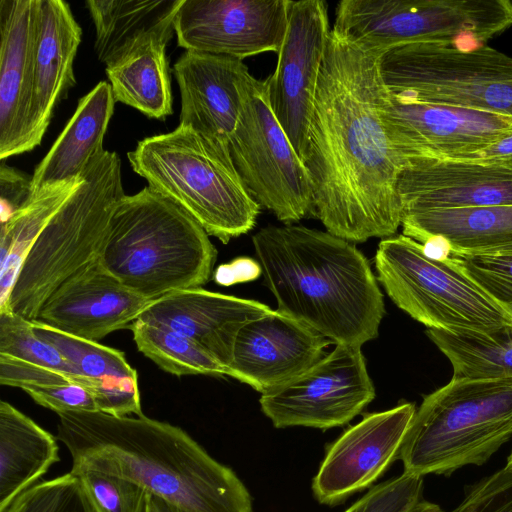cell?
Here are the masks:
<instances>
[{
    "instance_id": "1",
    "label": "cell",
    "mask_w": 512,
    "mask_h": 512,
    "mask_svg": "<svg viewBox=\"0 0 512 512\" xmlns=\"http://www.w3.org/2000/svg\"><path fill=\"white\" fill-rule=\"evenodd\" d=\"M379 56L331 29L307 134L312 214L350 242L392 237L401 226L397 180L405 160L383 122Z\"/></svg>"
},
{
    "instance_id": "2",
    "label": "cell",
    "mask_w": 512,
    "mask_h": 512,
    "mask_svg": "<svg viewBox=\"0 0 512 512\" xmlns=\"http://www.w3.org/2000/svg\"><path fill=\"white\" fill-rule=\"evenodd\" d=\"M56 438L71 473L93 470L128 479L183 512H253L245 484L186 431L147 416L101 411L57 414Z\"/></svg>"
},
{
    "instance_id": "3",
    "label": "cell",
    "mask_w": 512,
    "mask_h": 512,
    "mask_svg": "<svg viewBox=\"0 0 512 512\" xmlns=\"http://www.w3.org/2000/svg\"><path fill=\"white\" fill-rule=\"evenodd\" d=\"M277 311L332 344L362 347L378 336L383 295L367 258L328 231L269 225L252 237Z\"/></svg>"
},
{
    "instance_id": "4",
    "label": "cell",
    "mask_w": 512,
    "mask_h": 512,
    "mask_svg": "<svg viewBox=\"0 0 512 512\" xmlns=\"http://www.w3.org/2000/svg\"><path fill=\"white\" fill-rule=\"evenodd\" d=\"M216 256L199 222L146 186L116 204L99 261L126 288L154 301L206 284Z\"/></svg>"
},
{
    "instance_id": "5",
    "label": "cell",
    "mask_w": 512,
    "mask_h": 512,
    "mask_svg": "<svg viewBox=\"0 0 512 512\" xmlns=\"http://www.w3.org/2000/svg\"><path fill=\"white\" fill-rule=\"evenodd\" d=\"M127 158L148 186L184 208L209 236L227 244L254 227L261 206L220 142L178 125L141 140Z\"/></svg>"
},
{
    "instance_id": "6",
    "label": "cell",
    "mask_w": 512,
    "mask_h": 512,
    "mask_svg": "<svg viewBox=\"0 0 512 512\" xmlns=\"http://www.w3.org/2000/svg\"><path fill=\"white\" fill-rule=\"evenodd\" d=\"M512 437V380L454 378L423 398L399 459L403 472L450 475L486 463Z\"/></svg>"
},
{
    "instance_id": "7",
    "label": "cell",
    "mask_w": 512,
    "mask_h": 512,
    "mask_svg": "<svg viewBox=\"0 0 512 512\" xmlns=\"http://www.w3.org/2000/svg\"><path fill=\"white\" fill-rule=\"evenodd\" d=\"M81 176L79 188L32 245L4 311L34 321L66 279L99 259L112 213L125 196L121 160L115 152L103 150Z\"/></svg>"
},
{
    "instance_id": "8",
    "label": "cell",
    "mask_w": 512,
    "mask_h": 512,
    "mask_svg": "<svg viewBox=\"0 0 512 512\" xmlns=\"http://www.w3.org/2000/svg\"><path fill=\"white\" fill-rule=\"evenodd\" d=\"M375 268L390 299L427 329L488 335L512 327V313L450 259L428 257L403 234L380 241Z\"/></svg>"
},
{
    "instance_id": "9",
    "label": "cell",
    "mask_w": 512,
    "mask_h": 512,
    "mask_svg": "<svg viewBox=\"0 0 512 512\" xmlns=\"http://www.w3.org/2000/svg\"><path fill=\"white\" fill-rule=\"evenodd\" d=\"M378 68L391 94L512 117V56L484 44H404L381 53Z\"/></svg>"
},
{
    "instance_id": "10",
    "label": "cell",
    "mask_w": 512,
    "mask_h": 512,
    "mask_svg": "<svg viewBox=\"0 0 512 512\" xmlns=\"http://www.w3.org/2000/svg\"><path fill=\"white\" fill-rule=\"evenodd\" d=\"M511 26L509 0H342L332 31L381 54L418 42L482 45Z\"/></svg>"
},
{
    "instance_id": "11",
    "label": "cell",
    "mask_w": 512,
    "mask_h": 512,
    "mask_svg": "<svg viewBox=\"0 0 512 512\" xmlns=\"http://www.w3.org/2000/svg\"><path fill=\"white\" fill-rule=\"evenodd\" d=\"M240 111L228 150L252 197L285 224L313 212L309 173L275 117L265 81L244 70Z\"/></svg>"
},
{
    "instance_id": "12",
    "label": "cell",
    "mask_w": 512,
    "mask_h": 512,
    "mask_svg": "<svg viewBox=\"0 0 512 512\" xmlns=\"http://www.w3.org/2000/svg\"><path fill=\"white\" fill-rule=\"evenodd\" d=\"M374 397L361 347L336 345L303 374L261 394L259 403L276 428L329 429L348 424Z\"/></svg>"
},
{
    "instance_id": "13",
    "label": "cell",
    "mask_w": 512,
    "mask_h": 512,
    "mask_svg": "<svg viewBox=\"0 0 512 512\" xmlns=\"http://www.w3.org/2000/svg\"><path fill=\"white\" fill-rule=\"evenodd\" d=\"M330 32L326 1L290 0L276 69L265 80L271 109L302 161Z\"/></svg>"
},
{
    "instance_id": "14",
    "label": "cell",
    "mask_w": 512,
    "mask_h": 512,
    "mask_svg": "<svg viewBox=\"0 0 512 512\" xmlns=\"http://www.w3.org/2000/svg\"><path fill=\"white\" fill-rule=\"evenodd\" d=\"M383 122L403 159H466L512 134V117L413 101L386 90Z\"/></svg>"
},
{
    "instance_id": "15",
    "label": "cell",
    "mask_w": 512,
    "mask_h": 512,
    "mask_svg": "<svg viewBox=\"0 0 512 512\" xmlns=\"http://www.w3.org/2000/svg\"><path fill=\"white\" fill-rule=\"evenodd\" d=\"M290 0H183L175 19L178 46L185 51L242 60L279 53Z\"/></svg>"
},
{
    "instance_id": "16",
    "label": "cell",
    "mask_w": 512,
    "mask_h": 512,
    "mask_svg": "<svg viewBox=\"0 0 512 512\" xmlns=\"http://www.w3.org/2000/svg\"><path fill=\"white\" fill-rule=\"evenodd\" d=\"M416 412L413 403L366 414L327 449L312 480L315 499L336 505L370 487L399 458Z\"/></svg>"
},
{
    "instance_id": "17",
    "label": "cell",
    "mask_w": 512,
    "mask_h": 512,
    "mask_svg": "<svg viewBox=\"0 0 512 512\" xmlns=\"http://www.w3.org/2000/svg\"><path fill=\"white\" fill-rule=\"evenodd\" d=\"M398 176L405 212L512 206V164L474 159L406 158Z\"/></svg>"
},
{
    "instance_id": "18",
    "label": "cell",
    "mask_w": 512,
    "mask_h": 512,
    "mask_svg": "<svg viewBox=\"0 0 512 512\" xmlns=\"http://www.w3.org/2000/svg\"><path fill=\"white\" fill-rule=\"evenodd\" d=\"M332 342L277 310L246 323L238 332L229 368L233 378L261 394L306 372Z\"/></svg>"
},
{
    "instance_id": "19",
    "label": "cell",
    "mask_w": 512,
    "mask_h": 512,
    "mask_svg": "<svg viewBox=\"0 0 512 512\" xmlns=\"http://www.w3.org/2000/svg\"><path fill=\"white\" fill-rule=\"evenodd\" d=\"M151 302L126 288L96 259L66 279L34 321L97 342L129 328Z\"/></svg>"
},
{
    "instance_id": "20",
    "label": "cell",
    "mask_w": 512,
    "mask_h": 512,
    "mask_svg": "<svg viewBox=\"0 0 512 512\" xmlns=\"http://www.w3.org/2000/svg\"><path fill=\"white\" fill-rule=\"evenodd\" d=\"M40 0H0V160L36 146L31 129Z\"/></svg>"
},
{
    "instance_id": "21",
    "label": "cell",
    "mask_w": 512,
    "mask_h": 512,
    "mask_svg": "<svg viewBox=\"0 0 512 512\" xmlns=\"http://www.w3.org/2000/svg\"><path fill=\"white\" fill-rule=\"evenodd\" d=\"M272 311L259 301L200 287L176 291L152 301L137 319L187 336L229 367L240 329Z\"/></svg>"
},
{
    "instance_id": "22",
    "label": "cell",
    "mask_w": 512,
    "mask_h": 512,
    "mask_svg": "<svg viewBox=\"0 0 512 512\" xmlns=\"http://www.w3.org/2000/svg\"><path fill=\"white\" fill-rule=\"evenodd\" d=\"M242 60L185 51L175 62L181 111L179 125L190 127L228 148L240 111Z\"/></svg>"
},
{
    "instance_id": "23",
    "label": "cell",
    "mask_w": 512,
    "mask_h": 512,
    "mask_svg": "<svg viewBox=\"0 0 512 512\" xmlns=\"http://www.w3.org/2000/svg\"><path fill=\"white\" fill-rule=\"evenodd\" d=\"M81 36L82 29L67 2L40 0L31 107L35 146L41 144L55 107L76 83L73 66Z\"/></svg>"
},
{
    "instance_id": "24",
    "label": "cell",
    "mask_w": 512,
    "mask_h": 512,
    "mask_svg": "<svg viewBox=\"0 0 512 512\" xmlns=\"http://www.w3.org/2000/svg\"><path fill=\"white\" fill-rule=\"evenodd\" d=\"M115 99L109 82H99L77 108L32 175V194L81 176L90 160L104 150L103 140Z\"/></svg>"
},
{
    "instance_id": "25",
    "label": "cell",
    "mask_w": 512,
    "mask_h": 512,
    "mask_svg": "<svg viewBox=\"0 0 512 512\" xmlns=\"http://www.w3.org/2000/svg\"><path fill=\"white\" fill-rule=\"evenodd\" d=\"M183 0H88L93 20L95 52L111 66L149 39L174 31V19Z\"/></svg>"
},
{
    "instance_id": "26",
    "label": "cell",
    "mask_w": 512,
    "mask_h": 512,
    "mask_svg": "<svg viewBox=\"0 0 512 512\" xmlns=\"http://www.w3.org/2000/svg\"><path fill=\"white\" fill-rule=\"evenodd\" d=\"M57 440L12 404L0 402V512L60 460Z\"/></svg>"
},
{
    "instance_id": "27",
    "label": "cell",
    "mask_w": 512,
    "mask_h": 512,
    "mask_svg": "<svg viewBox=\"0 0 512 512\" xmlns=\"http://www.w3.org/2000/svg\"><path fill=\"white\" fill-rule=\"evenodd\" d=\"M403 235L423 243L438 236L452 250H482L512 243V206L465 207L405 212Z\"/></svg>"
},
{
    "instance_id": "28",
    "label": "cell",
    "mask_w": 512,
    "mask_h": 512,
    "mask_svg": "<svg viewBox=\"0 0 512 512\" xmlns=\"http://www.w3.org/2000/svg\"><path fill=\"white\" fill-rule=\"evenodd\" d=\"M174 33L159 34L106 67L115 102L131 106L149 118L164 119L172 114L166 46Z\"/></svg>"
},
{
    "instance_id": "29",
    "label": "cell",
    "mask_w": 512,
    "mask_h": 512,
    "mask_svg": "<svg viewBox=\"0 0 512 512\" xmlns=\"http://www.w3.org/2000/svg\"><path fill=\"white\" fill-rule=\"evenodd\" d=\"M82 181L80 176L41 188L24 206L1 222L0 311L7 308L11 291L32 245Z\"/></svg>"
},
{
    "instance_id": "30",
    "label": "cell",
    "mask_w": 512,
    "mask_h": 512,
    "mask_svg": "<svg viewBox=\"0 0 512 512\" xmlns=\"http://www.w3.org/2000/svg\"><path fill=\"white\" fill-rule=\"evenodd\" d=\"M426 334L450 361L452 377L512 380V327L488 335L434 329Z\"/></svg>"
},
{
    "instance_id": "31",
    "label": "cell",
    "mask_w": 512,
    "mask_h": 512,
    "mask_svg": "<svg viewBox=\"0 0 512 512\" xmlns=\"http://www.w3.org/2000/svg\"><path fill=\"white\" fill-rule=\"evenodd\" d=\"M137 349L159 368L176 376H229V367L198 343L170 328L136 319L129 328Z\"/></svg>"
},
{
    "instance_id": "32",
    "label": "cell",
    "mask_w": 512,
    "mask_h": 512,
    "mask_svg": "<svg viewBox=\"0 0 512 512\" xmlns=\"http://www.w3.org/2000/svg\"><path fill=\"white\" fill-rule=\"evenodd\" d=\"M36 334L54 346L77 375L97 380L138 379L124 352L32 321Z\"/></svg>"
},
{
    "instance_id": "33",
    "label": "cell",
    "mask_w": 512,
    "mask_h": 512,
    "mask_svg": "<svg viewBox=\"0 0 512 512\" xmlns=\"http://www.w3.org/2000/svg\"><path fill=\"white\" fill-rule=\"evenodd\" d=\"M449 259L512 313V243L482 250H452Z\"/></svg>"
},
{
    "instance_id": "34",
    "label": "cell",
    "mask_w": 512,
    "mask_h": 512,
    "mask_svg": "<svg viewBox=\"0 0 512 512\" xmlns=\"http://www.w3.org/2000/svg\"><path fill=\"white\" fill-rule=\"evenodd\" d=\"M0 355L76 374L60 352L36 334L32 321L11 311H0Z\"/></svg>"
},
{
    "instance_id": "35",
    "label": "cell",
    "mask_w": 512,
    "mask_h": 512,
    "mask_svg": "<svg viewBox=\"0 0 512 512\" xmlns=\"http://www.w3.org/2000/svg\"><path fill=\"white\" fill-rule=\"evenodd\" d=\"M6 512H97L78 476L68 473L21 493Z\"/></svg>"
},
{
    "instance_id": "36",
    "label": "cell",
    "mask_w": 512,
    "mask_h": 512,
    "mask_svg": "<svg viewBox=\"0 0 512 512\" xmlns=\"http://www.w3.org/2000/svg\"><path fill=\"white\" fill-rule=\"evenodd\" d=\"M72 474L79 477L97 512L146 511L149 493L136 483L93 470H81Z\"/></svg>"
},
{
    "instance_id": "37",
    "label": "cell",
    "mask_w": 512,
    "mask_h": 512,
    "mask_svg": "<svg viewBox=\"0 0 512 512\" xmlns=\"http://www.w3.org/2000/svg\"><path fill=\"white\" fill-rule=\"evenodd\" d=\"M105 381L54 370L0 355L1 385L19 387L23 390L27 387H48L74 383L83 385L93 393Z\"/></svg>"
},
{
    "instance_id": "38",
    "label": "cell",
    "mask_w": 512,
    "mask_h": 512,
    "mask_svg": "<svg viewBox=\"0 0 512 512\" xmlns=\"http://www.w3.org/2000/svg\"><path fill=\"white\" fill-rule=\"evenodd\" d=\"M450 512H512V470L504 467L470 485Z\"/></svg>"
},
{
    "instance_id": "39",
    "label": "cell",
    "mask_w": 512,
    "mask_h": 512,
    "mask_svg": "<svg viewBox=\"0 0 512 512\" xmlns=\"http://www.w3.org/2000/svg\"><path fill=\"white\" fill-rule=\"evenodd\" d=\"M36 403L57 414L71 411H98L93 394L80 384L23 389Z\"/></svg>"
},
{
    "instance_id": "40",
    "label": "cell",
    "mask_w": 512,
    "mask_h": 512,
    "mask_svg": "<svg viewBox=\"0 0 512 512\" xmlns=\"http://www.w3.org/2000/svg\"><path fill=\"white\" fill-rule=\"evenodd\" d=\"M1 222L26 204L32 195V176L10 167L2 161L0 165Z\"/></svg>"
},
{
    "instance_id": "41",
    "label": "cell",
    "mask_w": 512,
    "mask_h": 512,
    "mask_svg": "<svg viewBox=\"0 0 512 512\" xmlns=\"http://www.w3.org/2000/svg\"><path fill=\"white\" fill-rule=\"evenodd\" d=\"M262 270L258 261L249 257H239L228 264L220 265L214 274V280L223 286H230L257 279Z\"/></svg>"
},
{
    "instance_id": "42",
    "label": "cell",
    "mask_w": 512,
    "mask_h": 512,
    "mask_svg": "<svg viewBox=\"0 0 512 512\" xmlns=\"http://www.w3.org/2000/svg\"><path fill=\"white\" fill-rule=\"evenodd\" d=\"M466 159L512 164V134L498 140Z\"/></svg>"
},
{
    "instance_id": "43",
    "label": "cell",
    "mask_w": 512,
    "mask_h": 512,
    "mask_svg": "<svg viewBox=\"0 0 512 512\" xmlns=\"http://www.w3.org/2000/svg\"><path fill=\"white\" fill-rule=\"evenodd\" d=\"M145 512H183L177 507L169 504L165 500L149 494L147 497Z\"/></svg>"
},
{
    "instance_id": "44",
    "label": "cell",
    "mask_w": 512,
    "mask_h": 512,
    "mask_svg": "<svg viewBox=\"0 0 512 512\" xmlns=\"http://www.w3.org/2000/svg\"><path fill=\"white\" fill-rule=\"evenodd\" d=\"M412 512H444L442 508L432 502L421 500Z\"/></svg>"
},
{
    "instance_id": "45",
    "label": "cell",
    "mask_w": 512,
    "mask_h": 512,
    "mask_svg": "<svg viewBox=\"0 0 512 512\" xmlns=\"http://www.w3.org/2000/svg\"><path fill=\"white\" fill-rule=\"evenodd\" d=\"M505 467L507 469L512 470V451H511V453L509 454V456L507 458V462H506V466Z\"/></svg>"
},
{
    "instance_id": "46",
    "label": "cell",
    "mask_w": 512,
    "mask_h": 512,
    "mask_svg": "<svg viewBox=\"0 0 512 512\" xmlns=\"http://www.w3.org/2000/svg\"><path fill=\"white\" fill-rule=\"evenodd\" d=\"M343 512H352V510H351V506H350L349 508H347V509H346L345 511H343Z\"/></svg>"
}]
</instances>
